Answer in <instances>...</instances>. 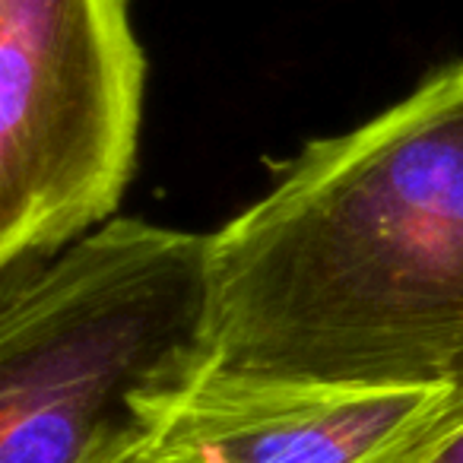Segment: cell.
I'll return each mask as SVG.
<instances>
[{
	"instance_id": "obj_1",
	"label": "cell",
	"mask_w": 463,
	"mask_h": 463,
	"mask_svg": "<svg viewBox=\"0 0 463 463\" xmlns=\"http://www.w3.org/2000/svg\"><path fill=\"white\" fill-rule=\"evenodd\" d=\"M210 248V365L444 384L463 359V61L305 143Z\"/></svg>"
},
{
	"instance_id": "obj_2",
	"label": "cell",
	"mask_w": 463,
	"mask_h": 463,
	"mask_svg": "<svg viewBox=\"0 0 463 463\" xmlns=\"http://www.w3.org/2000/svg\"><path fill=\"white\" fill-rule=\"evenodd\" d=\"M210 248L115 216L0 270V463H80L210 365Z\"/></svg>"
},
{
	"instance_id": "obj_3",
	"label": "cell",
	"mask_w": 463,
	"mask_h": 463,
	"mask_svg": "<svg viewBox=\"0 0 463 463\" xmlns=\"http://www.w3.org/2000/svg\"><path fill=\"white\" fill-rule=\"evenodd\" d=\"M143 92L130 0H0V270L118 216Z\"/></svg>"
},
{
	"instance_id": "obj_4",
	"label": "cell",
	"mask_w": 463,
	"mask_h": 463,
	"mask_svg": "<svg viewBox=\"0 0 463 463\" xmlns=\"http://www.w3.org/2000/svg\"><path fill=\"white\" fill-rule=\"evenodd\" d=\"M441 387L327 384L206 365L184 391L149 406L143 425L181 463H378Z\"/></svg>"
},
{
	"instance_id": "obj_5",
	"label": "cell",
	"mask_w": 463,
	"mask_h": 463,
	"mask_svg": "<svg viewBox=\"0 0 463 463\" xmlns=\"http://www.w3.org/2000/svg\"><path fill=\"white\" fill-rule=\"evenodd\" d=\"M378 463H463V359L431 410Z\"/></svg>"
},
{
	"instance_id": "obj_6",
	"label": "cell",
	"mask_w": 463,
	"mask_h": 463,
	"mask_svg": "<svg viewBox=\"0 0 463 463\" xmlns=\"http://www.w3.org/2000/svg\"><path fill=\"white\" fill-rule=\"evenodd\" d=\"M80 463H181V460L162 454L153 444L146 429H134V431H124V435L102 441Z\"/></svg>"
}]
</instances>
